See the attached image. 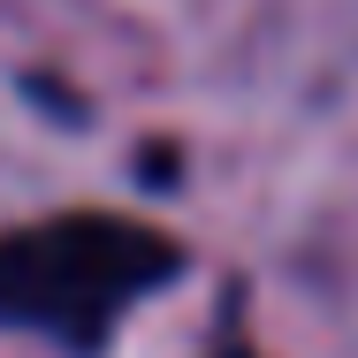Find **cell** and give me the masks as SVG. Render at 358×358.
<instances>
[{
	"instance_id": "cell-2",
	"label": "cell",
	"mask_w": 358,
	"mask_h": 358,
	"mask_svg": "<svg viewBox=\"0 0 358 358\" xmlns=\"http://www.w3.org/2000/svg\"><path fill=\"white\" fill-rule=\"evenodd\" d=\"M229 358H244V351H229Z\"/></svg>"
},
{
	"instance_id": "cell-1",
	"label": "cell",
	"mask_w": 358,
	"mask_h": 358,
	"mask_svg": "<svg viewBox=\"0 0 358 358\" xmlns=\"http://www.w3.org/2000/svg\"><path fill=\"white\" fill-rule=\"evenodd\" d=\"M183 267V252L130 214H54L0 236V328L62 351H99L115 320Z\"/></svg>"
}]
</instances>
